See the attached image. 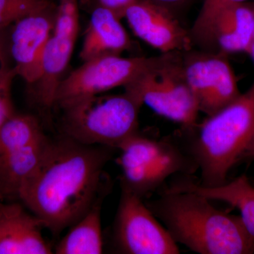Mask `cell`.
Instances as JSON below:
<instances>
[{"label": "cell", "mask_w": 254, "mask_h": 254, "mask_svg": "<svg viewBox=\"0 0 254 254\" xmlns=\"http://www.w3.org/2000/svg\"><path fill=\"white\" fill-rule=\"evenodd\" d=\"M115 148L52 140L36 174L20 190L21 201L55 235L78 221L102 198L105 165Z\"/></svg>", "instance_id": "cell-1"}, {"label": "cell", "mask_w": 254, "mask_h": 254, "mask_svg": "<svg viewBox=\"0 0 254 254\" xmlns=\"http://www.w3.org/2000/svg\"><path fill=\"white\" fill-rule=\"evenodd\" d=\"M145 203L177 245L195 253L254 254V237L240 216L219 210L199 193L169 187Z\"/></svg>", "instance_id": "cell-2"}, {"label": "cell", "mask_w": 254, "mask_h": 254, "mask_svg": "<svg viewBox=\"0 0 254 254\" xmlns=\"http://www.w3.org/2000/svg\"><path fill=\"white\" fill-rule=\"evenodd\" d=\"M184 130L187 148L200 173L198 183L205 187L226 183L230 170L242 161L254 138V81L203 123Z\"/></svg>", "instance_id": "cell-3"}, {"label": "cell", "mask_w": 254, "mask_h": 254, "mask_svg": "<svg viewBox=\"0 0 254 254\" xmlns=\"http://www.w3.org/2000/svg\"><path fill=\"white\" fill-rule=\"evenodd\" d=\"M143 102L128 88L118 95H97L62 108L64 136L83 144L118 150L138 132V115Z\"/></svg>", "instance_id": "cell-4"}, {"label": "cell", "mask_w": 254, "mask_h": 254, "mask_svg": "<svg viewBox=\"0 0 254 254\" xmlns=\"http://www.w3.org/2000/svg\"><path fill=\"white\" fill-rule=\"evenodd\" d=\"M182 53L153 57L149 66L125 88L138 93L143 104L158 115L190 128L197 125L200 111L185 77Z\"/></svg>", "instance_id": "cell-5"}, {"label": "cell", "mask_w": 254, "mask_h": 254, "mask_svg": "<svg viewBox=\"0 0 254 254\" xmlns=\"http://www.w3.org/2000/svg\"><path fill=\"white\" fill-rule=\"evenodd\" d=\"M52 139L36 124L14 117L0 126V193L4 200H18L23 185L36 174Z\"/></svg>", "instance_id": "cell-6"}, {"label": "cell", "mask_w": 254, "mask_h": 254, "mask_svg": "<svg viewBox=\"0 0 254 254\" xmlns=\"http://www.w3.org/2000/svg\"><path fill=\"white\" fill-rule=\"evenodd\" d=\"M114 248L125 254H177V242L141 197L122 188L113 228Z\"/></svg>", "instance_id": "cell-7"}, {"label": "cell", "mask_w": 254, "mask_h": 254, "mask_svg": "<svg viewBox=\"0 0 254 254\" xmlns=\"http://www.w3.org/2000/svg\"><path fill=\"white\" fill-rule=\"evenodd\" d=\"M152 58H123L105 55L83 62V64L60 82L55 106L64 108L88 97L123 86L134 81L149 66Z\"/></svg>", "instance_id": "cell-8"}, {"label": "cell", "mask_w": 254, "mask_h": 254, "mask_svg": "<svg viewBox=\"0 0 254 254\" xmlns=\"http://www.w3.org/2000/svg\"><path fill=\"white\" fill-rule=\"evenodd\" d=\"M78 31V0H60L54 28L43 52L41 77L28 87L32 100L45 109L55 106L57 90L72 56Z\"/></svg>", "instance_id": "cell-9"}, {"label": "cell", "mask_w": 254, "mask_h": 254, "mask_svg": "<svg viewBox=\"0 0 254 254\" xmlns=\"http://www.w3.org/2000/svg\"><path fill=\"white\" fill-rule=\"evenodd\" d=\"M182 63L199 111L207 116L225 108L242 93L227 55L193 48L182 53Z\"/></svg>", "instance_id": "cell-10"}, {"label": "cell", "mask_w": 254, "mask_h": 254, "mask_svg": "<svg viewBox=\"0 0 254 254\" xmlns=\"http://www.w3.org/2000/svg\"><path fill=\"white\" fill-rule=\"evenodd\" d=\"M254 28V1L227 5L195 21L190 30L197 49L222 53H247Z\"/></svg>", "instance_id": "cell-11"}, {"label": "cell", "mask_w": 254, "mask_h": 254, "mask_svg": "<svg viewBox=\"0 0 254 254\" xmlns=\"http://www.w3.org/2000/svg\"><path fill=\"white\" fill-rule=\"evenodd\" d=\"M58 4L53 1L11 25L9 33V53L18 76L28 87L41 77L45 47L56 21Z\"/></svg>", "instance_id": "cell-12"}, {"label": "cell", "mask_w": 254, "mask_h": 254, "mask_svg": "<svg viewBox=\"0 0 254 254\" xmlns=\"http://www.w3.org/2000/svg\"><path fill=\"white\" fill-rule=\"evenodd\" d=\"M125 18L135 36L161 53L194 48L190 31L175 13L150 0H137L127 9Z\"/></svg>", "instance_id": "cell-13"}, {"label": "cell", "mask_w": 254, "mask_h": 254, "mask_svg": "<svg viewBox=\"0 0 254 254\" xmlns=\"http://www.w3.org/2000/svg\"><path fill=\"white\" fill-rule=\"evenodd\" d=\"M198 167L190 155L183 136H172L166 149L145 165L122 170L121 188L138 196L159 190L170 177L194 173Z\"/></svg>", "instance_id": "cell-14"}, {"label": "cell", "mask_w": 254, "mask_h": 254, "mask_svg": "<svg viewBox=\"0 0 254 254\" xmlns=\"http://www.w3.org/2000/svg\"><path fill=\"white\" fill-rule=\"evenodd\" d=\"M43 223L19 200L0 202V254H50Z\"/></svg>", "instance_id": "cell-15"}, {"label": "cell", "mask_w": 254, "mask_h": 254, "mask_svg": "<svg viewBox=\"0 0 254 254\" xmlns=\"http://www.w3.org/2000/svg\"><path fill=\"white\" fill-rule=\"evenodd\" d=\"M131 48V39L122 24L121 18L105 8H93L80 59L86 62L105 55H121Z\"/></svg>", "instance_id": "cell-16"}, {"label": "cell", "mask_w": 254, "mask_h": 254, "mask_svg": "<svg viewBox=\"0 0 254 254\" xmlns=\"http://www.w3.org/2000/svg\"><path fill=\"white\" fill-rule=\"evenodd\" d=\"M170 188L195 192L210 200L225 202L240 210V218L247 231L254 237V187L248 177L242 175L220 186L205 187L190 179L172 184Z\"/></svg>", "instance_id": "cell-17"}, {"label": "cell", "mask_w": 254, "mask_h": 254, "mask_svg": "<svg viewBox=\"0 0 254 254\" xmlns=\"http://www.w3.org/2000/svg\"><path fill=\"white\" fill-rule=\"evenodd\" d=\"M101 200L78 221L55 246L57 254H100L104 251L102 231Z\"/></svg>", "instance_id": "cell-18"}, {"label": "cell", "mask_w": 254, "mask_h": 254, "mask_svg": "<svg viewBox=\"0 0 254 254\" xmlns=\"http://www.w3.org/2000/svg\"><path fill=\"white\" fill-rule=\"evenodd\" d=\"M9 52L0 53V126L16 113L11 98V86L18 74L14 65L9 63Z\"/></svg>", "instance_id": "cell-19"}, {"label": "cell", "mask_w": 254, "mask_h": 254, "mask_svg": "<svg viewBox=\"0 0 254 254\" xmlns=\"http://www.w3.org/2000/svg\"><path fill=\"white\" fill-rule=\"evenodd\" d=\"M52 0H0V29L51 2Z\"/></svg>", "instance_id": "cell-20"}, {"label": "cell", "mask_w": 254, "mask_h": 254, "mask_svg": "<svg viewBox=\"0 0 254 254\" xmlns=\"http://www.w3.org/2000/svg\"><path fill=\"white\" fill-rule=\"evenodd\" d=\"M84 1L85 4L91 9L96 6L105 8L113 11L122 19L125 18L127 9L137 0H83Z\"/></svg>", "instance_id": "cell-21"}, {"label": "cell", "mask_w": 254, "mask_h": 254, "mask_svg": "<svg viewBox=\"0 0 254 254\" xmlns=\"http://www.w3.org/2000/svg\"><path fill=\"white\" fill-rule=\"evenodd\" d=\"M252 0H205L202 6L199 14L196 18V21L204 19L214 12L221 9L227 5L236 4V3L246 2Z\"/></svg>", "instance_id": "cell-22"}, {"label": "cell", "mask_w": 254, "mask_h": 254, "mask_svg": "<svg viewBox=\"0 0 254 254\" xmlns=\"http://www.w3.org/2000/svg\"><path fill=\"white\" fill-rule=\"evenodd\" d=\"M175 13L177 9L187 4L190 0H150Z\"/></svg>", "instance_id": "cell-23"}, {"label": "cell", "mask_w": 254, "mask_h": 254, "mask_svg": "<svg viewBox=\"0 0 254 254\" xmlns=\"http://www.w3.org/2000/svg\"><path fill=\"white\" fill-rule=\"evenodd\" d=\"M9 28L0 29V53L9 51Z\"/></svg>", "instance_id": "cell-24"}, {"label": "cell", "mask_w": 254, "mask_h": 254, "mask_svg": "<svg viewBox=\"0 0 254 254\" xmlns=\"http://www.w3.org/2000/svg\"><path fill=\"white\" fill-rule=\"evenodd\" d=\"M254 160V138L252 140V143L246 150L245 154L243 155L242 160Z\"/></svg>", "instance_id": "cell-25"}, {"label": "cell", "mask_w": 254, "mask_h": 254, "mask_svg": "<svg viewBox=\"0 0 254 254\" xmlns=\"http://www.w3.org/2000/svg\"><path fill=\"white\" fill-rule=\"evenodd\" d=\"M247 54L250 55L251 58L253 60L254 63V41L252 42L250 46H249L248 49L247 50Z\"/></svg>", "instance_id": "cell-26"}, {"label": "cell", "mask_w": 254, "mask_h": 254, "mask_svg": "<svg viewBox=\"0 0 254 254\" xmlns=\"http://www.w3.org/2000/svg\"><path fill=\"white\" fill-rule=\"evenodd\" d=\"M4 198H3L2 195H1V193H0V202L4 201Z\"/></svg>", "instance_id": "cell-27"}]
</instances>
